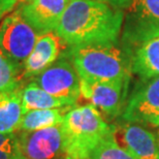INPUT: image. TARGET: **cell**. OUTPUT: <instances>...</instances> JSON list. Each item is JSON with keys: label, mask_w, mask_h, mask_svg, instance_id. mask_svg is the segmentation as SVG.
<instances>
[{"label": "cell", "mask_w": 159, "mask_h": 159, "mask_svg": "<svg viewBox=\"0 0 159 159\" xmlns=\"http://www.w3.org/2000/svg\"><path fill=\"white\" fill-rule=\"evenodd\" d=\"M124 11L97 0H69L55 32L67 48L118 44Z\"/></svg>", "instance_id": "1"}, {"label": "cell", "mask_w": 159, "mask_h": 159, "mask_svg": "<svg viewBox=\"0 0 159 159\" xmlns=\"http://www.w3.org/2000/svg\"><path fill=\"white\" fill-rule=\"evenodd\" d=\"M64 53L74 63L81 81L109 82L131 78V54L118 44L67 48Z\"/></svg>", "instance_id": "2"}, {"label": "cell", "mask_w": 159, "mask_h": 159, "mask_svg": "<svg viewBox=\"0 0 159 159\" xmlns=\"http://www.w3.org/2000/svg\"><path fill=\"white\" fill-rule=\"evenodd\" d=\"M66 159H87L90 152L112 131L110 125L93 104L72 107L61 123Z\"/></svg>", "instance_id": "3"}, {"label": "cell", "mask_w": 159, "mask_h": 159, "mask_svg": "<svg viewBox=\"0 0 159 159\" xmlns=\"http://www.w3.org/2000/svg\"><path fill=\"white\" fill-rule=\"evenodd\" d=\"M159 36V0H132L124 11L122 47L130 54Z\"/></svg>", "instance_id": "4"}, {"label": "cell", "mask_w": 159, "mask_h": 159, "mask_svg": "<svg viewBox=\"0 0 159 159\" xmlns=\"http://www.w3.org/2000/svg\"><path fill=\"white\" fill-rule=\"evenodd\" d=\"M40 34L25 20L20 8L7 15L0 24V51L23 68Z\"/></svg>", "instance_id": "5"}, {"label": "cell", "mask_w": 159, "mask_h": 159, "mask_svg": "<svg viewBox=\"0 0 159 159\" xmlns=\"http://www.w3.org/2000/svg\"><path fill=\"white\" fill-rule=\"evenodd\" d=\"M32 81L69 107H75L81 97V79L74 63L64 52L52 65L33 78Z\"/></svg>", "instance_id": "6"}, {"label": "cell", "mask_w": 159, "mask_h": 159, "mask_svg": "<svg viewBox=\"0 0 159 159\" xmlns=\"http://www.w3.org/2000/svg\"><path fill=\"white\" fill-rule=\"evenodd\" d=\"M130 79L109 82L81 81V96L99 111L101 116L113 120L121 117L126 107Z\"/></svg>", "instance_id": "7"}, {"label": "cell", "mask_w": 159, "mask_h": 159, "mask_svg": "<svg viewBox=\"0 0 159 159\" xmlns=\"http://www.w3.org/2000/svg\"><path fill=\"white\" fill-rule=\"evenodd\" d=\"M19 159H56L64 156L61 124L18 133Z\"/></svg>", "instance_id": "8"}, {"label": "cell", "mask_w": 159, "mask_h": 159, "mask_svg": "<svg viewBox=\"0 0 159 159\" xmlns=\"http://www.w3.org/2000/svg\"><path fill=\"white\" fill-rule=\"evenodd\" d=\"M128 98L121 119L126 122L159 126V75L148 81Z\"/></svg>", "instance_id": "9"}, {"label": "cell", "mask_w": 159, "mask_h": 159, "mask_svg": "<svg viewBox=\"0 0 159 159\" xmlns=\"http://www.w3.org/2000/svg\"><path fill=\"white\" fill-rule=\"evenodd\" d=\"M114 139L135 159H159L157 134L141 124L123 121L114 125Z\"/></svg>", "instance_id": "10"}, {"label": "cell", "mask_w": 159, "mask_h": 159, "mask_svg": "<svg viewBox=\"0 0 159 159\" xmlns=\"http://www.w3.org/2000/svg\"><path fill=\"white\" fill-rule=\"evenodd\" d=\"M69 0H31L20 7L24 19L40 35L55 32Z\"/></svg>", "instance_id": "11"}, {"label": "cell", "mask_w": 159, "mask_h": 159, "mask_svg": "<svg viewBox=\"0 0 159 159\" xmlns=\"http://www.w3.org/2000/svg\"><path fill=\"white\" fill-rule=\"evenodd\" d=\"M67 46L56 32L41 34L23 65V80L33 79L52 65Z\"/></svg>", "instance_id": "12"}, {"label": "cell", "mask_w": 159, "mask_h": 159, "mask_svg": "<svg viewBox=\"0 0 159 159\" xmlns=\"http://www.w3.org/2000/svg\"><path fill=\"white\" fill-rule=\"evenodd\" d=\"M131 71L143 82L159 75V36L133 51L131 54Z\"/></svg>", "instance_id": "13"}, {"label": "cell", "mask_w": 159, "mask_h": 159, "mask_svg": "<svg viewBox=\"0 0 159 159\" xmlns=\"http://www.w3.org/2000/svg\"><path fill=\"white\" fill-rule=\"evenodd\" d=\"M22 89L0 93V133L16 132L19 129L24 115Z\"/></svg>", "instance_id": "14"}, {"label": "cell", "mask_w": 159, "mask_h": 159, "mask_svg": "<svg viewBox=\"0 0 159 159\" xmlns=\"http://www.w3.org/2000/svg\"><path fill=\"white\" fill-rule=\"evenodd\" d=\"M72 107H59V109L33 110L25 113L21 120L19 131H33L47 127L59 125L62 123L65 114Z\"/></svg>", "instance_id": "15"}, {"label": "cell", "mask_w": 159, "mask_h": 159, "mask_svg": "<svg viewBox=\"0 0 159 159\" xmlns=\"http://www.w3.org/2000/svg\"><path fill=\"white\" fill-rule=\"evenodd\" d=\"M22 104L24 114L33 110L59 109L69 107L67 103L49 94L33 81L22 89Z\"/></svg>", "instance_id": "16"}, {"label": "cell", "mask_w": 159, "mask_h": 159, "mask_svg": "<svg viewBox=\"0 0 159 159\" xmlns=\"http://www.w3.org/2000/svg\"><path fill=\"white\" fill-rule=\"evenodd\" d=\"M23 68L11 61L0 51V93L23 87Z\"/></svg>", "instance_id": "17"}, {"label": "cell", "mask_w": 159, "mask_h": 159, "mask_svg": "<svg viewBox=\"0 0 159 159\" xmlns=\"http://www.w3.org/2000/svg\"><path fill=\"white\" fill-rule=\"evenodd\" d=\"M87 159H135L129 152L124 150L115 142L114 125L109 134L98 143L88 155Z\"/></svg>", "instance_id": "18"}, {"label": "cell", "mask_w": 159, "mask_h": 159, "mask_svg": "<svg viewBox=\"0 0 159 159\" xmlns=\"http://www.w3.org/2000/svg\"><path fill=\"white\" fill-rule=\"evenodd\" d=\"M0 159H19L18 133H0Z\"/></svg>", "instance_id": "19"}, {"label": "cell", "mask_w": 159, "mask_h": 159, "mask_svg": "<svg viewBox=\"0 0 159 159\" xmlns=\"http://www.w3.org/2000/svg\"><path fill=\"white\" fill-rule=\"evenodd\" d=\"M97 1L107 3V4L113 6V7H115V8L125 11V9L128 8L129 5L131 4L132 0H97Z\"/></svg>", "instance_id": "20"}, {"label": "cell", "mask_w": 159, "mask_h": 159, "mask_svg": "<svg viewBox=\"0 0 159 159\" xmlns=\"http://www.w3.org/2000/svg\"><path fill=\"white\" fill-rule=\"evenodd\" d=\"M17 5V0H0V19Z\"/></svg>", "instance_id": "21"}, {"label": "cell", "mask_w": 159, "mask_h": 159, "mask_svg": "<svg viewBox=\"0 0 159 159\" xmlns=\"http://www.w3.org/2000/svg\"><path fill=\"white\" fill-rule=\"evenodd\" d=\"M28 1H30V0H17V5L18 4H24V3H27Z\"/></svg>", "instance_id": "22"}, {"label": "cell", "mask_w": 159, "mask_h": 159, "mask_svg": "<svg viewBox=\"0 0 159 159\" xmlns=\"http://www.w3.org/2000/svg\"><path fill=\"white\" fill-rule=\"evenodd\" d=\"M157 136H158V141H159V132L157 133Z\"/></svg>", "instance_id": "23"}, {"label": "cell", "mask_w": 159, "mask_h": 159, "mask_svg": "<svg viewBox=\"0 0 159 159\" xmlns=\"http://www.w3.org/2000/svg\"><path fill=\"white\" fill-rule=\"evenodd\" d=\"M63 159H66V158H65V157H64V158H63Z\"/></svg>", "instance_id": "24"}, {"label": "cell", "mask_w": 159, "mask_h": 159, "mask_svg": "<svg viewBox=\"0 0 159 159\" xmlns=\"http://www.w3.org/2000/svg\"><path fill=\"white\" fill-rule=\"evenodd\" d=\"M30 1H31V0H30ZM28 2H29V1H28Z\"/></svg>", "instance_id": "25"}]
</instances>
